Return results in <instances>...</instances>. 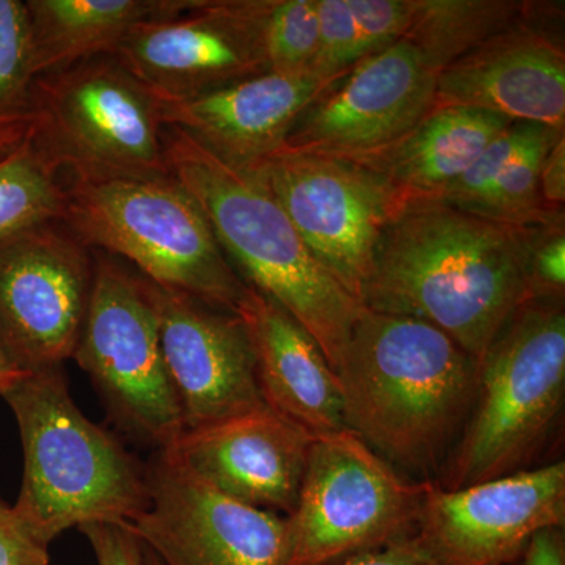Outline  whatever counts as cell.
<instances>
[{"label":"cell","mask_w":565,"mask_h":565,"mask_svg":"<svg viewBox=\"0 0 565 565\" xmlns=\"http://www.w3.org/2000/svg\"><path fill=\"white\" fill-rule=\"evenodd\" d=\"M345 429L415 482L444 475L479 392V362L430 323L364 308L337 371Z\"/></svg>","instance_id":"obj_2"},{"label":"cell","mask_w":565,"mask_h":565,"mask_svg":"<svg viewBox=\"0 0 565 565\" xmlns=\"http://www.w3.org/2000/svg\"><path fill=\"white\" fill-rule=\"evenodd\" d=\"M348 6L364 58L404 39L414 17L415 0H348Z\"/></svg>","instance_id":"obj_30"},{"label":"cell","mask_w":565,"mask_h":565,"mask_svg":"<svg viewBox=\"0 0 565 565\" xmlns=\"http://www.w3.org/2000/svg\"><path fill=\"white\" fill-rule=\"evenodd\" d=\"M93 255L90 303L73 360L90 377L120 433L152 452L172 449L184 422L143 277L107 253Z\"/></svg>","instance_id":"obj_9"},{"label":"cell","mask_w":565,"mask_h":565,"mask_svg":"<svg viewBox=\"0 0 565 565\" xmlns=\"http://www.w3.org/2000/svg\"><path fill=\"white\" fill-rule=\"evenodd\" d=\"M143 280L158 316L163 362L184 429L266 407L250 334L241 316Z\"/></svg>","instance_id":"obj_17"},{"label":"cell","mask_w":565,"mask_h":565,"mask_svg":"<svg viewBox=\"0 0 565 565\" xmlns=\"http://www.w3.org/2000/svg\"><path fill=\"white\" fill-rule=\"evenodd\" d=\"M437 77L414 44L399 40L327 87L282 148L340 159L381 150L434 109Z\"/></svg>","instance_id":"obj_15"},{"label":"cell","mask_w":565,"mask_h":565,"mask_svg":"<svg viewBox=\"0 0 565 565\" xmlns=\"http://www.w3.org/2000/svg\"><path fill=\"white\" fill-rule=\"evenodd\" d=\"M31 126V111L11 115V117H0V159L6 158L18 145L28 139Z\"/></svg>","instance_id":"obj_36"},{"label":"cell","mask_w":565,"mask_h":565,"mask_svg":"<svg viewBox=\"0 0 565 565\" xmlns=\"http://www.w3.org/2000/svg\"><path fill=\"white\" fill-rule=\"evenodd\" d=\"M315 438L266 405L185 430L169 451L218 493L288 516L296 508Z\"/></svg>","instance_id":"obj_18"},{"label":"cell","mask_w":565,"mask_h":565,"mask_svg":"<svg viewBox=\"0 0 565 565\" xmlns=\"http://www.w3.org/2000/svg\"><path fill=\"white\" fill-rule=\"evenodd\" d=\"M35 79L25 2L0 0V117L31 111Z\"/></svg>","instance_id":"obj_27"},{"label":"cell","mask_w":565,"mask_h":565,"mask_svg":"<svg viewBox=\"0 0 565 565\" xmlns=\"http://www.w3.org/2000/svg\"><path fill=\"white\" fill-rule=\"evenodd\" d=\"M47 548L0 497V565H51Z\"/></svg>","instance_id":"obj_31"},{"label":"cell","mask_w":565,"mask_h":565,"mask_svg":"<svg viewBox=\"0 0 565 565\" xmlns=\"http://www.w3.org/2000/svg\"><path fill=\"white\" fill-rule=\"evenodd\" d=\"M2 397L24 455L13 508L40 541L88 523L131 525L148 511L147 465L82 414L63 367L28 374Z\"/></svg>","instance_id":"obj_4"},{"label":"cell","mask_w":565,"mask_h":565,"mask_svg":"<svg viewBox=\"0 0 565 565\" xmlns=\"http://www.w3.org/2000/svg\"><path fill=\"white\" fill-rule=\"evenodd\" d=\"M564 394V300L535 299L479 360L473 414L437 484L459 490L526 470L563 412Z\"/></svg>","instance_id":"obj_6"},{"label":"cell","mask_w":565,"mask_h":565,"mask_svg":"<svg viewBox=\"0 0 565 565\" xmlns=\"http://www.w3.org/2000/svg\"><path fill=\"white\" fill-rule=\"evenodd\" d=\"M511 122L484 110L433 109L393 143L344 161L381 178L403 200L438 199Z\"/></svg>","instance_id":"obj_21"},{"label":"cell","mask_w":565,"mask_h":565,"mask_svg":"<svg viewBox=\"0 0 565 565\" xmlns=\"http://www.w3.org/2000/svg\"><path fill=\"white\" fill-rule=\"evenodd\" d=\"M28 139L0 159V243L46 223L61 222L66 182Z\"/></svg>","instance_id":"obj_25"},{"label":"cell","mask_w":565,"mask_h":565,"mask_svg":"<svg viewBox=\"0 0 565 565\" xmlns=\"http://www.w3.org/2000/svg\"><path fill=\"white\" fill-rule=\"evenodd\" d=\"M362 305L437 327L476 360L535 300L525 226L501 225L437 199L404 200L375 248Z\"/></svg>","instance_id":"obj_1"},{"label":"cell","mask_w":565,"mask_h":565,"mask_svg":"<svg viewBox=\"0 0 565 565\" xmlns=\"http://www.w3.org/2000/svg\"><path fill=\"white\" fill-rule=\"evenodd\" d=\"M237 316L250 334L264 404L315 437L344 430L340 382L315 338L252 288Z\"/></svg>","instance_id":"obj_20"},{"label":"cell","mask_w":565,"mask_h":565,"mask_svg":"<svg viewBox=\"0 0 565 565\" xmlns=\"http://www.w3.org/2000/svg\"><path fill=\"white\" fill-rule=\"evenodd\" d=\"M334 565H444L415 535Z\"/></svg>","instance_id":"obj_33"},{"label":"cell","mask_w":565,"mask_h":565,"mask_svg":"<svg viewBox=\"0 0 565 565\" xmlns=\"http://www.w3.org/2000/svg\"><path fill=\"white\" fill-rule=\"evenodd\" d=\"M563 137V129L512 121L437 200L516 228L550 221L565 210L546 206L539 174L546 152Z\"/></svg>","instance_id":"obj_22"},{"label":"cell","mask_w":565,"mask_h":565,"mask_svg":"<svg viewBox=\"0 0 565 565\" xmlns=\"http://www.w3.org/2000/svg\"><path fill=\"white\" fill-rule=\"evenodd\" d=\"M564 522L565 463L556 462L459 490L429 482L416 537L444 565H509Z\"/></svg>","instance_id":"obj_14"},{"label":"cell","mask_w":565,"mask_h":565,"mask_svg":"<svg viewBox=\"0 0 565 565\" xmlns=\"http://www.w3.org/2000/svg\"><path fill=\"white\" fill-rule=\"evenodd\" d=\"M95 255L61 222L0 243V343L24 374L73 359L90 303Z\"/></svg>","instance_id":"obj_12"},{"label":"cell","mask_w":565,"mask_h":565,"mask_svg":"<svg viewBox=\"0 0 565 565\" xmlns=\"http://www.w3.org/2000/svg\"><path fill=\"white\" fill-rule=\"evenodd\" d=\"M90 542L98 565H145L143 545L129 525L88 523L77 527Z\"/></svg>","instance_id":"obj_32"},{"label":"cell","mask_w":565,"mask_h":565,"mask_svg":"<svg viewBox=\"0 0 565 565\" xmlns=\"http://www.w3.org/2000/svg\"><path fill=\"white\" fill-rule=\"evenodd\" d=\"M522 565H565L563 527H550L531 539Z\"/></svg>","instance_id":"obj_35"},{"label":"cell","mask_w":565,"mask_h":565,"mask_svg":"<svg viewBox=\"0 0 565 565\" xmlns=\"http://www.w3.org/2000/svg\"><path fill=\"white\" fill-rule=\"evenodd\" d=\"M166 150L172 177L202 207L237 275L288 311L337 371L362 302L308 250L253 170L223 161L180 129L166 128Z\"/></svg>","instance_id":"obj_3"},{"label":"cell","mask_w":565,"mask_h":565,"mask_svg":"<svg viewBox=\"0 0 565 565\" xmlns=\"http://www.w3.org/2000/svg\"><path fill=\"white\" fill-rule=\"evenodd\" d=\"M563 6L531 2L522 20L440 71L434 109L465 107L565 131Z\"/></svg>","instance_id":"obj_16"},{"label":"cell","mask_w":565,"mask_h":565,"mask_svg":"<svg viewBox=\"0 0 565 565\" xmlns=\"http://www.w3.org/2000/svg\"><path fill=\"white\" fill-rule=\"evenodd\" d=\"M252 170L327 273L362 299L379 239L404 200L381 178L332 156L281 147Z\"/></svg>","instance_id":"obj_11"},{"label":"cell","mask_w":565,"mask_h":565,"mask_svg":"<svg viewBox=\"0 0 565 565\" xmlns=\"http://www.w3.org/2000/svg\"><path fill=\"white\" fill-rule=\"evenodd\" d=\"M169 0H28L35 76L111 55L137 22Z\"/></svg>","instance_id":"obj_23"},{"label":"cell","mask_w":565,"mask_h":565,"mask_svg":"<svg viewBox=\"0 0 565 565\" xmlns=\"http://www.w3.org/2000/svg\"><path fill=\"white\" fill-rule=\"evenodd\" d=\"M333 82L313 73H264L195 98L159 102V110L166 128L180 129L223 161L252 170L280 150L300 115Z\"/></svg>","instance_id":"obj_19"},{"label":"cell","mask_w":565,"mask_h":565,"mask_svg":"<svg viewBox=\"0 0 565 565\" xmlns=\"http://www.w3.org/2000/svg\"><path fill=\"white\" fill-rule=\"evenodd\" d=\"M263 36L269 73H313L319 52L316 0H269Z\"/></svg>","instance_id":"obj_26"},{"label":"cell","mask_w":565,"mask_h":565,"mask_svg":"<svg viewBox=\"0 0 565 565\" xmlns=\"http://www.w3.org/2000/svg\"><path fill=\"white\" fill-rule=\"evenodd\" d=\"M527 274L535 299L564 300L565 212L525 226Z\"/></svg>","instance_id":"obj_29"},{"label":"cell","mask_w":565,"mask_h":565,"mask_svg":"<svg viewBox=\"0 0 565 565\" xmlns=\"http://www.w3.org/2000/svg\"><path fill=\"white\" fill-rule=\"evenodd\" d=\"M24 373H21L11 360L7 355L6 349L0 343V396L11 388L17 382H20L22 377H25Z\"/></svg>","instance_id":"obj_37"},{"label":"cell","mask_w":565,"mask_h":565,"mask_svg":"<svg viewBox=\"0 0 565 565\" xmlns=\"http://www.w3.org/2000/svg\"><path fill=\"white\" fill-rule=\"evenodd\" d=\"M319 18V52L313 74L323 81L343 77L363 61L360 36L348 0H316Z\"/></svg>","instance_id":"obj_28"},{"label":"cell","mask_w":565,"mask_h":565,"mask_svg":"<svg viewBox=\"0 0 565 565\" xmlns=\"http://www.w3.org/2000/svg\"><path fill=\"white\" fill-rule=\"evenodd\" d=\"M530 7L525 0H415L404 39L440 74L482 41L522 20Z\"/></svg>","instance_id":"obj_24"},{"label":"cell","mask_w":565,"mask_h":565,"mask_svg":"<svg viewBox=\"0 0 565 565\" xmlns=\"http://www.w3.org/2000/svg\"><path fill=\"white\" fill-rule=\"evenodd\" d=\"M61 223L90 250L121 256L147 280L218 310L239 313L250 289L223 253L202 207L173 177L70 180Z\"/></svg>","instance_id":"obj_5"},{"label":"cell","mask_w":565,"mask_h":565,"mask_svg":"<svg viewBox=\"0 0 565 565\" xmlns=\"http://www.w3.org/2000/svg\"><path fill=\"white\" fill-rule=\"evenodd\" d=\"M143 559L145 565H162L161 561L158 559V556L154 553H151L150 550L145 548L143 546Z\"/></svg>","instance_id":"obj_38"},{"label":"cell","mask_w":565,"mask_h":565,"mask_svg":"<svg viewBox=\"0 0 565 565\" xmlns=\"http://www.w3.org/2000/svg\"><path fill=\"white\" fill-rule=\"evenodd\" d=\"M427 486L407 481L351 430L319 435L286 516L285 565H334L415 535Z\"/></svg>","instance_id":"obj_8"},{"label":"cell","mask_w":565,"mask_h":565,"mask_svg":"<svg viewBox=\"0 0 565 565\" xmlns=\"http://www.w3.org/2000/svg\"><path fill=\"white\" fill-rule=\"evenodd\" d=\"M539 184H541V195L546 206L553 207V210H564L565 137L556 141L546 152L541 174H539Z\"/></svg>","instance_id":"obj_34"},{"label":"cell","mask_w":565,"mask_h":565,"mask_svg":"<svg viewBox=\"0 0 565 565\" xmlns=\"http://www.w3.org/2000/svg\"><path fill=\"white\" fill-rule=\"evenodd\" d=\"M145 465L150 508L129 526L162 565H285L286 516L218 493L169 449Z\"/></svg>","instance_id":"obj_13"},{"label":"cell","mask_w":565,"mask_h":565,"mask_svg":"<svg viewBox=\"0 0 565 565\" xmlns=\"http://www.w3.org/2000/svg\"><path fill=\"white\" fill-rule=\"evenodd\" d=\"M31 139L70 180L172 177L159 102L111 55L33 82Z\"/></svg>","instance_id":"obj_7"},{"label":"cell","mask_w":565,"mask_h":565,"mask_svg":"<svg viewBox=\"0 0 565 565\" xmlns=\"http://www.w3.org/2000/svg\"><path fill=\"white\" fill-rule=\"evenodd\" d=\"M269 0H169L137 22L111 57L158 102H181L269 73L264 18Z\"/></svg>","instance_id":"obj_10"}]
</instances>
